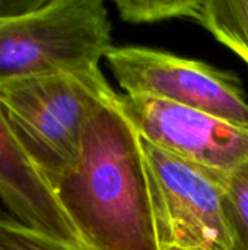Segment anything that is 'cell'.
I'll use <instances>...</instances> for the list:
<instances>
[{
    "mask_svg": "<svg viewBox=\"0 0 248 250\" xmlns=\"http://www.w3.org/2000/svg\"><path fill=\"white\" fill-rule=\"evenodd\" d=\"M53 189L89 250H162L142 139L117 92L91 114L76 164Z\"/></svg>",
    "mask_w": 248,
    "mask_h": 250,
    "instance_id": "cell-1",
    "label": "cell"
},
{
    "mask_svg": "<svg viewBox=\"0 0 248 250\" xmlns=\"http://www.w3.org/2000/svg\"><path fill=\"white\" fill-rule=\"evenodd\" d=\"M113 47L102 0H35L0 15V86L99 67Z\"/></svg>",
    "mask_w": 248,
    "mask_h": 250,
    "instance_id": "cell-2",
    "label": "cell"
},
{
    "mask_svg": "<svg viewBox=\"0 0 248 250\" xmlns=\"http://www.w3.org/2000/svg\"><path fill=\"white\" fill-rule=\"evenodd\" d=\"M115 91L99 67L0 86V104L22 146L53 183L77 161L85 126Z\"/></svg>",
    "mask_w": 248,
    "mask_h": 250,
    "instance_id": "cell-3",
    "label": "cell"
},
{
    "mask_svg": "<svg viewBox=\"0 0 248 250\" xmlns=\"http://www.w3.org/2000/svg\"><path fill=\"white\" fill-rule=\"evenodd\" d=\"M142 148L162 250H232L224 208L228 177L216 176L143 139Z\"/></svg>",
    "mask_w": 248,
    "mask_h": 250,
    "instance_id": "cell-4",
    "label": "cell"
},
{
    "mask_svg": "<svg viewBox=\"0 0 248 250\" xmlns=\"http://www.w3.org/2000/svg\"><path fill=\"white\" fill-rule=\"evenodd\" d=\"M105 59L127 95L165 100L248 129L247 92L231 72L136 45L113 47Z\"/></svg>",
    "mask_w": 248,
    "mask_h": 250,
    "instance_id": "cell-5",
    "label": "cell"
},
{
    "mask_svg": "<svg viewBox=\"0 0 248 250\" xmlns=\"http://www.w3.org/2000/svg\"><path fill=\"white\" fill-rule=\"evenodd\" d=\"M118 108L143 141L228 177L248 157V129L165 100L117 94Z\"/></svg>",
    "mask_w": 248,
    "mask_h": 250,
    "instance_id": "cell-6",
    "label": "cell"
},
{
    "mask_svg": "<svg viewBox=\"0 0 248 250\" xmlns=\"http://www.w3.org/2000/svg\"><path fill=\"white\" fill-rule=\"evenodd\" d=\"M0 202L12 218L53 240L89 250L51 183L28 155L0 104Z\"/></svg>",
    "mask_w": 248,
    "mask_h": 250,
    "instance_id": "cell-7",
    "label": "cell"
},
{
    "mask_svg": "<svg viewBox=\"0 0 248 250\" xmlns=\"http://www.w3.org/2000/svg\"><path fill=\"white\" fill-rule=\"evenodd\" d=\"M196 22L248 63V0H205Z\"/></svg>",
    "mask_w": 248,
    "mask_h": 250,
    "instance_id": "cell-8",
    "label": "cell"
},
{
    "mask_svg": "<svg viewBox=\"0 0 248 250\" xmlns=\"http://www.w3.org/2000/svg\"><path fill=\"white\" fill-rule=\"evenodd\" d=\"M205 0H114L120 18L129 23H155L186 18L197 21Z\"/></svg>",
    "mask_w": 248,
    "mask_h": 250,
    "instance_id": "cell-9",
    "label": "cell"
},
{
    "mask_svg": "<svg viewBox=\"0 0 248 250\" xmlns=\"http://www.w3.org/2000/svg\"><path fill=\"white\" fill-rule=\"evenodd\" d=\"M224 208L232 234V250H248V157L225 182Z\"/></svg>",
    "mask_w": 248,
    "mask_h": 250,
    "instance_id": "cell-10",
    "label": "cell"
},
{
    "mask_svg": "<svg viewBox=\"0 0 248 250\" xmlns=\"http://www.w3.org/2000/svg\"><path fill=\"white\" fill-rule=\"evenodd\" d=\"M0 250H79L53 240L0 211Z\"/></svg>",
    "mask_w": 248,
    "mask_h": 250,
    "instance_id": "cell-11",
    "label": "cell"
},
{
    "mask_svg": "<svg viewBox=\"0 0 248 250\" xmlns=\"http://www.w3.org/2000/svg\"><path fill=\"white\" fill-rule=\"evenodd\" d=\"M170 250H183V249H170Z\"/></svg>",
    "mask_w": 248,
    "mask_h": 250,
    "instance_id": "cell-12",
    "label": "cell"
}]
</instances>
